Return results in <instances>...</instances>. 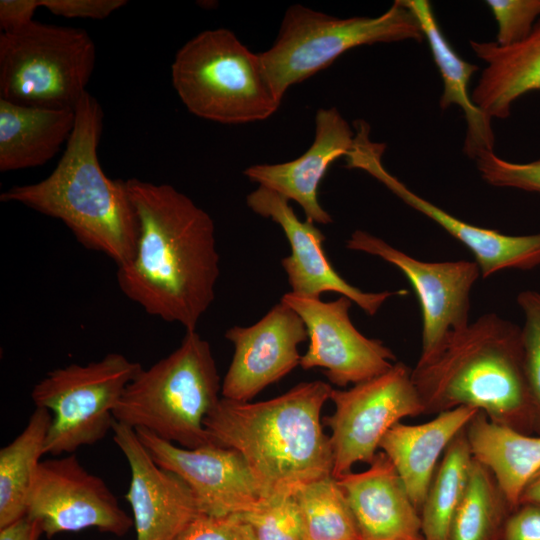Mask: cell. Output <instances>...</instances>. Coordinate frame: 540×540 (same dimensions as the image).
<instances>
[{"mask_svg":"<svg viewBox=\"0 0 540 540\" xmlns=\"http://www.w3.org/2000/svg\"><path fill=\"white\" fill-rule=\"evenodd\" d=\"M126 185L139 235L133 258L117 269L118 286L147 314L196 331L220 274L214 221L172 185Z\"/></svg>","mask_w":540,"mask_h":540,"instance_id":"obj_1","label":"cell"},{"mask_svg":"<svg viewBox=\"0 0 540 540\" xmlns=\"http://www.w3.org/2000/svg\"><path fill=\"white\" fill-rule=\"evenodd\" d=\"M332 389L315 380L264 401L221 397L204 427L210 442L242 456L262 499L293 496L304 485L332 476L330 436L321 423Z\"/></svg>","mask_w":540,"mask_h":540,"instance_id":"obj_2","label":"cell"},{"mask_svg":"<svg viewBox=\"0 0 540 540\" xmlns=\"http://www.w3.org/2000/svg\"><path fill=\"white\" fill-rule=\"evenodd\" d=\"M103 118L101 105L86 92L51 174L36 183L10 187L0 200L62 221L83 247L106 255L119 267L135 254L139 224L126 180L109 178L99 162Z\"/></svg>","mask_w":540,"mask_h":540,"instance_id":"obj_3","label":"cell"},{"mask_svg":"<svg viewBox=\"0 0 540 540\" xmlns=\"http://www.w3.org/2000/svg\"><path fill=\"white\" fill-rule=\"evenodd\" d=\"M412 379L425 414L471 407L492 422L534 434L521 327L496 313L453 334L432 359L416 364Z\"/></svg>","mask_w":540,"mask_h":540,"instance_id":"obj_4","label":"cell"},{"mask_svg":"<svg viewBox=\"0 0 540 540\" xmlns=\"http://www.w3.org/2000/svg\"><path fill=\"white\" fill-rule=\"evenodd\" d=\"M220 377L210 344L197 331L127 385L116 404V422L146 429L185 448L210 443L206 416L221 397Z\"/></svg>","mask_w":540,"mask_h":540,"instance_id":"obj_5","label":"cell"},{"mask_svg":"<svg viewBox=\"0 0 540 540\" xmlns=\"http://www.w3.org/2000/svg\"><path fill=\"white\" fill-rule=\"evenodd\" d=\"M171 80L190 113L221 124L265 120L281 103L260 53L226 28L208 29L187 41L175 55Z\"/></svg>","mask_w":540,"mask_h":540,"instance_id":"obj_6","label":"cell"},{"mask_svg":"<svg viewBox=\"0 0 540 540\" xmlns=\"http://www.w3.org/2000/svg\"><path fill=\"white\" fill-rule=\"evenodd\" d=\"M424 41L421 26L404 0L377 17L336 18L301 4L290 6L276 41L260 58L266 76L282 101L287 90L355 47L376 43Z\"/></svg>","mask_w":540,"mask_h":540,"instance_id":"obj_7","label":"cell"},{"mask_svg":"<svg viewBox=\"0 0 540 540\" xmlns=\"http://www.w3.org/2000/svg\"><path fill=\"white\" fill-rule=\"evenodd\" d=\"M95 44L82 28L33 20L0 35V99L75 110L92 76Z\"/></svg>","mask_w":540,"mask_h":540,"instance_id":"obj_8","label":"cell"},{"mask_svg":"<svg viewBox=\"0 0 540 540\" xmlns=\"http://www.w3.org/2000/svg\"><path fill=\"white\" fill-rule=\"evenodd\" d=\"M143 369L120 353L88 364L50 371L31 392L35 407L51 413L45 454H73L112 431L113 411L127 385Z\"/></svg>","mask_w":540,"mask_h":540,"instance_id":"obj_9","label":"cell"},{"mask_svg":"<svg viewBox=\"0 0 540 540\" xmlns=\"http://www.w3.org/2000/svg\"><path fill=\"white\" fill-rule=\"evenodd\" d=\"M330 400L335 409L324 424L331 430L335 479L358 462L369 465L385 434L402 419L425 414L412 369L402 362L349 389H332Z\"/></svg>","mask_w":540,"mask_h":540,"instance_id":"obj_10","label":"cell"},{"mask_svg":"<svg viewBox=\"0 0 540 540\" xmlns=\"http://www.w3.org/2000/svg\"><path fill=\"white\" fill-rule=\"evenodd\" d=\"M346 247L394 265L411 283L422 312L417 364L432 359L453 334L469 325L471 290L481 277L475 261H422L360 229L351 234Z\"/></svg>","mask_w":540,"mask_h":540,"instance_id":"obj_11","label":"cell"},{"mask_svg":"<svg viewBox=\"0 0 540 540\" xmlns=\"http://www.w3.org/2000/svg\"><path fill=\"white\" fill-rule=\"evenodd\" d=\"M26 515L39 520L47 538L87 528L121 537L134 526L103 479L86 470L75 454L40 462Z\"/></svg>","mask_w":540,"mask_h":540,"instance_id":"obj_12","label":"cell"},{"mask_svg":"<svg viewBox=\"0 0 540 540\" xmlns=\"http://www.w3.org/2000/svg\"><path fill=\"white\" fill-rule=\"evenodd\" d=\"M383 143L370 139V128L357 129L346 167L360 169L382 183L406 205L425 215L460 241L474 255L481 277L506 269L531 270L540 265V233L507 235L461 220L421 197L392 175L383 165Z\"/></svg>","mask_w":540,"mask_h":540,"instance_id":"obj_13","label":"cell"},{"mask_svg":"<svg viewBox=\"0 0 540 540\" xmlns=\"http://www.w3.org/2000/svg\"><path fill=\"white\" fill-rule=\"evenodd\" d=\"M280 301L300 316L307 329L309 346L300 359L304 370L322 368L331 384L346 387L383 374L396 362L381 340L364 336L354 326L348 297L324 302L289 292Z\"/></svg>","mask_w":540,"mask_h":540,"instance_id":"obj_14","label":"cell"},{"mask_svg":"<svg viewBox=\"0 0 540 540\" xmlns=\"http://www.w3.org/2000/svg\"><path fill=\"white\" fill-rule=\"evenodd\" d=\"M135 430L154 461L190 487L202 514H243L261 502L259 487L236 450L212 442L185 448L146 429Z\"/></svg>","mask_w":540,"mask_h":540,"instance_id":"obj_15","label":"cell"},{"mask_svg":"<svg viewBox=\"0 0 540 540\" xmlns=\"http://www.w3.org/2000/svg\"><path fill=\"white\" fill-rule=\"evenodd\" d=\"M225 338L234 354L221 384V397L249 402L300 365L298 346L308 339L300 316L280 301L251 326H233Z\"/></svg>","mask_w":540,"mask_h":540,"instance_id":"obj_16","label":"cell"},{"mask_svg":"<svg viewBox=\"0 0 540 540\" xmlns=\"http://www.w3.org/2000/svg\"><path fill=\"white\" fill-rule=\"evenodd\" d=\"M288 199L263 186L246 197L247 206L256 214L271 219L286 235L291 254L281 260L291 293L305 298H320L324 292L348 297L366 314L374 316L392 296L406 291L364 292L341 277L323 249L325 235L310 221H301Z\"/></svg>","mask_w":540,"mask_h":540,"instance_id":"obj_17","label":"cell"},{"mask_svg":"<svg viewBox=\"0 0 540 540\" xmlns=\"http://www.w3.org/2000/svg\"><path fill=\"white\" fill-rule=\"evenodd\" d=\"M112 432L130 467L125 498L132 509L136 540H175L202 514L192 490L154 461L134 428L115 421Z\"/></svg>","mask_w":540,"mask_h":540,"instance_id":"obj_18","label":"cell"},{"mask_svg":"<svg viewBox=\"0 0 540 540\" xmlns=\"http://www.w3.org/2000/svg\"><path fill=\"white\" fill-rule=\"evenodd\" d=\"M355 130L336 107L320 108L315 116V135L299 157L277 164H256L244 175L259 186L295 201L312 223L329 224L332 217L321 206L318 189L329 166L346 157L353 147Z\"/></svg>","mask_w":540,"mask_h":540,"instance_id":"obj_19","label":"cell"},{"mask_svg":"<svg viewBox=\"0 0 540 540\" xmlns=\"http://www.w3.org/2000/svg\"><path fill=\"white\" fill-rule=\"evenodd\" d=\"M337 482L361 540H423L420 513L385 453L378 451L366 470L348 472Z\"/></svg>","mask_w":540,"mask_h":540,"instance_id":"obj_20","label":"cell"},{"mask_svg":"<svg viewBox=\"0 0 540 540\" xmlns=\"http://www.w3.org/2000/svg\"><path fill=\"white\" fill-rule=\"evenodd\" d=\"M478 413L471 407L454 408L421 424L399 422L383 437L379 449L395 467L419 513L445 450Z\"/></svg>","mask_w":540,"mask_h":540,"instance_id":"obj_21","label":"cell"},{"mask_svg":"<svg viewBox=\"0 0 540 540\" xmlns=\"http://www.w3.org/2000/svg\"><path fill=\"white\" fill-rule=\"evenodd\" d=\"M485 67L471 98L491 120L510 116L513 104L523 95L540 91V20L522 41L500 46L495 41H470Z\"/></svg>","mask_w":540,"mask_h":540,"instance_id":"obj_22","label":"cell"},{"mask_svg":"<svg viewBox=\"0 0 540 540\" xmlns=\"http://www.w3.org/2000/svg\"><path fill=\"white\" fill-rule=\"evenodd\" d=\"M417 17L424 40L428 43L434 62L443 81L439 100L442 110L455 105L460 108L466 122L463 143L465 155L475 160L481 153L494 151L495 133L491 119L472 101L469 82L478 66L461 58L443 34L432 5L427 0H404Z\"/></svg>","mask_w":540,"mask_h":540,"instance_id":"obj_23","label":"cell"},{"mask_svg":"<svg viewBox=\"0 0 540 540\" xmlns=\"http://www.w3.org/2000/svg\"><path fill=\"white\" fill-rule=\"evenodd\" d=\"M75 110L20 105L0 99V171L45 164L69 140Z\"/></svg>","mask_w":540,"mask_h":540,"instance_id":"obj_24","label":"cell"},{"mask_svg":"<svg viewBox=\"0 0 540 540\" xmlns=\"http://www.w3.org/2000/svg\"><path fill=\"white\" fill-rule=\"evenodd\" d=\"M466 435L474 459L491 472L511 509L516 508L523 488L540 471V434L492 422L479 412Z\"/></svg>","mask_w":540,"mask_h":540,"instance_id":"obj_25","label":"cell"},{"mask_svg":"<svg viewBox=\"0 0 540 540\" xmlns=\"http://www.w3.org/2000/svg\"><path fill=\"white\" fill-rule=\"evenodd\" d=\"M50 423L51 413L35 407L22 432L0 450V528L26 515Z\"/></svg>","mask_w":540,"mask_h":540,"instance_id":"obj_26","label":"cell"},{"mask_svg":"<svg viewBox=\"0 0 540 540\" xmlns=\"http://www.w3.org/2000/svg\"><path fill=\"white\" fill-rule=\"evenodd\" d=\"M473 459L465 428L445 450L428 487L420 509L423 540H449Z\"/></svg>","mask_w":540,"mask_h":540,"instance_id":"obj_27","label":"cell"},{"mask_svg":"<svg viewBox=\"0 0 540 540\" xmlns=\"http://www.w3.org/2000/svg\"><path fill=\"white\" fill-rule=\"evenodd\" d=\"M511 510L491 472L473 459L466 489L452 520L449 540H500Z\"/></svg>","mask_w":540,"mask_h":540,"instance_id":"obj_28","label":"cell"},{"mask_svg":"<svg viewBox=\"0 0 540 540\" xmlns=\"http://www.w3.org/2000/svg\"><path fill=\"white\" fill-rule=\"evenodd\" d=\"M303 540H361L337 479L327 476L301 487L295 494Z\"/></svg>","mask_w":540,"mask_h":540,"instance_id":"obj_29","label":"cell"},{"mask_svg":"<svg viewBox=\"0 0 540 540\" xmlns=\"http://www.w3.org/2000/svg\"><path fill=\"white\" fill-rule=\"evenodd\" d=\"M255 540H303L302 521L293 496L262 499L259 505L243 513Z\"/></svg>","mask_w":540,"mask_h":540,"instance_id":"obj_30","label":"cell"},{"mask_svg":"<svg viewBox=\"0 0 540 540\" xmlns=\"http://www.w3.org/2000/svg\"><path fill=\"white\" fill-rule=\"evenodd\" d=\"M517 304L524 316L521 344L524 368L534 406V434H540V292L521 291L517 295Z\"/></svg>","mask_w":540,"mask_h":540,"instance_id":"obj_31","label":"cell"},{"mask_svg":"<svg viewBox=\"0 0 540 540\" xmlns=\"http://www.w3.org/2000/svg\"><path fill=\"white\" fill-rule=\"evenodd\" d=\"M475 161L481 178L489 185L540 193V158L515 163L500 158L495 151H488Z\"/></svg>","mask_w":540,"mask_h":540,"instance_id":"obj_32","label":"cell"},{"mask_svg":"<svg viewBox=\"0 0 540 540\" xmlns=\"http://www.w3.org/2000/svg\"><path fill=\"white\" fill-rule=\"evenodd\" d=\"M497 24L495 42L510 46L525 39L540 20V0H488Z\"/></svg>","mask_w":540,"mask_h":540,"instance_id":"obj_33","label":"cell"},{"mask_svg":"<svg viewBox=\"0 0 540 540\" xmlns=\"http://www.w3.org/2000/svg\"><path fill=\"white\" fill-rule=\"evenodd\" d=\"M175 540H255L243 514L209 516L200 514Z\"/></svg>","mask_w":540,"mask_h":540,"instance_id":"obj_34","label":"cell"},{"mask_svg":"<svg viewBox=\"0 0 540 540\" xmlns=\"http://www.w3.org/2000/svg\"><path fill=\"white\" fill-rule=\"evenodd\" d=\"M40 7L65 18L102 20L127 4L126 0H39Z\"/></svg>","mask_w":540,"mask_h":540,"instance_id":"obj_35","label":"cell"},{"mask_svg":"<svg viewBox=\"0 0 540 540\" xmlns=\"http://www.w3.org/2000/svg\"><path fill=\"white\" fill-rule=\"evenodd\" d=\"M500 540H540V505L521 504L512 509Z\"/></svg>","mask_w":540,"mask_h":540,"instance_id":"obj_36","label":"cell"},{"mask_svg":"<svg viewBox=\"0 0 540 540\" xmlns=\"http://www.w3.org/2000/svg\"><path fill=\"white\" fill-rule=\"evenodd\" d=\"M40 7L39 0H1L0 27L3 32H12L33 21Z\"/></svg>","mask_w":540,"mask_h":540,"instance_id":"obj_37","label":"cell"},{"mask_svg":"<svg viewBox=\"0 0 540 540\" xmlns=\"http://www.w3.org/2000/svg\"><path fill=\"white\" fill-rule=\"evenodd\" d=\"M42 534L39 520L28 515L0 528V540H38Z\"/></svg>","mask_w":540,"mask_h":540,"instance_id":"obj_38","label":"cell"},{"mask_svg":"<svg viewBox=\"0 0 540 540\" xmlns=\"http://www.w3.org/2000/svg\"><path fill=\"white\" fill-rule=\"evenodd\" d=\"M521 504L540 505V471L523 488L518 506Z\"/></svg>","mask_w":540,"mask_h":540,"instance_id":"obj_39","label":"cell"}]
</instances>
